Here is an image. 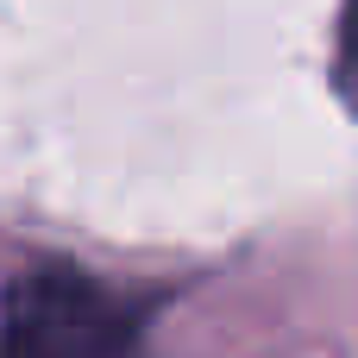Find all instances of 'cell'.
Segmentation results:
<instances>
[{
    "label": "cell",
    "mask_w": 358,
    "mask_h": 358,
    "mask_svg": "<svg viewBox=\"0 0 358 358\" xmlns=\"http://www.w3.org/2000/svg\"><path fill=\"white\" fill-rule=\"evenodd\" d=\"M340 88L358 107V0H346V13H340Z\"/></svg>",
    "instance_id": "cell-2"
},
{
    "label": "cell",
    "mask_w": 358,
    "mask_h": 358,
    "mask_svg": "<svg viewBox=\"0 0 358 358\" xmlns=\"http://www.w3.org/2000/svg\"><path fill=\"white\" fill-rule=\"evenodd\" d=\"M138 315L82 271H31L6 289L0 358H132Z\"/></svg>",
    "instance_id": "cell-1"
}]
</instances>
